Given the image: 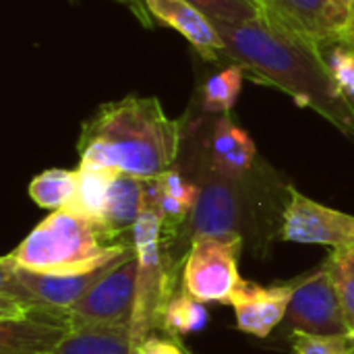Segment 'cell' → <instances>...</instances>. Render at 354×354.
Segmentation results:
<instances>
[{
  "mask_svg": "<svg viewBox=\"0 0 354 354\" xmlns=\"http://www.w3.org/2000/svg\"><path fill=\"white\" fill-rule=\"evenodd\" d=\"M214 23H247L263 17L259 0H185Z\"/></svg>",
  "mask_w": 354,
  "mask_h": 354,
  "instance_id": "obj_21",
  "label": "cell"
},
{
  "mask_svg": "<svg viewBox=\"0 0 354 354\" xmlns=\"http://www.w3.org/2000/svg\"><path fill=\"white\" fill-rule=\"evenodd\" d=\"M145 193L147 180L120 172L114 176L100 222L116 243L133 245V230L145 209Z\"/></svg>",
  "mask_w": 354,
  "mask_h": 354,
  "instance_id": "obj_14",
  "label": "cell"
},
{
  "mask_svg": "<svg viewBox=\"0 0 354 354\" xmlns=\"http://www.w3.org/2000/svg\"><path fill=\"white\" fill-rule=\"evenodd\" d=\"M77 180H79V170L50 168L31 178L27 193L35 205L50 212H58L71 203L77 191Z\"/></svg>",
  "mask_w": 354,
  "mask_h": 354,
  "instance_id": "obj_18",
  "label": "cell"
},
{
  "mask_svg": "<svg viewBox=\"0 0 354 354\" xmlns=\"http://www.w3.org/2000/svg\"><path fill=\"white\" fill-rule=\"evenodd\" d=\"M149 15L178 31L207 62L224 60V41L216 23L185 0H145Z\"/></svg>",
  "mask_w": 354,
  "mask_h": 354,
  "instance_id": "obj_13",
  "label": "cell"
},
{
  "mask_svg": "<svg viewBox=\"0 0 354 354\" xmlns=\"http://www.w3.org/2000/svg\"><path fill=\"white\" fill-rule=\"evenodd\" d=\"M118 2H122V4H127L133 12H135V17L141 21V10H139V6H137V2L135 0H118Z\"/></svg>",
  "mask_w": 354,
  "mask_h": 354,
  "instance_id": "obj_30",
  "label": "cell"
},
{
  "mask_svg": "<svg viewBox=\"0 0 354 354\" xmlns=\"http://www.w3.org/2000/svg\"><path fill=\"white\" fill-rule=\"evenodd\" d=\"M286 328L290 334L303 332L313 336H344L348 334L338 290L324 261L313 274L303 276L292 303L288 307Z\"/></svg>",
  "mask_w": 354,
  "mask_h": 354,
  "instance_id": "obj_9",
  "label": "cell"
},
{
  "mask_svg": "<svg viewBox=\"0 0 354 354\" xmlns=\"http://www.w3.org/2000/svg\"><path fill=\"white\" fill-rule=\"evenodd\" d=\"M137 257V297L131 317L133 348L151 334H162V317L168 301L176 295V263L170 255V241L164 234L156 207L147 201L133 230Z\"/></svg>",
  "mask_w": 354,
  "mask_h": 354,
  "instance_id": "obj_4",
  "label": "cell"
},
{
  "mask_svg": "<svg viewBox=\"0 0 354 354\" xmlns=\"http://www.w3.org/2000/svg\"><path fill=\"white\" fill-rule=\"evenodd\" d=\"M133 354H191L185 344L180 342V338L168 336V334H151L145 340H141L135 348Z\"/></svg>",
  "mask_w": 354,
  "mask_h": 354,
  "instance_id": "obj_26",
  "label": "cell"
},
{
  "mask_svg": "<svg viewBox=\"0 0 354 354\" xmlns=\"http://www.w3.org/2000/svg\"><path fill=\"white\" fill-rule=\"evenodd\" d=\"M77 170H79L77 191L64 209L75 216L100 222L110 185L118 172L108 168H77Z\"/></svg>",
  "mask_w": 354,
  "mask_h": 354,
  "instance_id": "obj_17",
  "label": "cell"
},
{
  "mask_svg": "<svg viewBox=\"0 0 354 354\" xmlns=\"http://www.w3.org/2000/svg\"><path fill=\"white\" fill-rule=\"evenodd\" d=\"M158 189L168 195V197H174L183 203H187L189 207H195L197 205V199H199V185H193L189 183L180 172H176L174 168L164 172L162 176L153 178Z\"/></svg>",
  "mask_w": 354,
  "mask_h": 354,
  "instance_id": "obj_24",
  "label": "cell"
},
{
  "mask_svg": "<svg viewBox=\"0 0 354 354\" xmlns=\"http://www.w3.org/2000/svg\"><path fill=\"white\" fill-rule=\"evenodd\" d=\"M205 166L228 180H245L257 166V149L245 129L230 114L216 118L203 153Z\"/></svg>",
  "mask_w": 354,
  "mask_h": 354,
  "instance_id": "obj_12",
  "label": "cell"
},
{
  "mask_svg": "<svg viewBox=\"0 0 354 354\" xmlns=\"http://www.w3.org/2000/svg\"><path fill=\"white\" fill-rule=\"evenodd\" d=\"M207 322H209V313L205 309V303H201L187 290H180L168 301L164 309L162 334H168L174 338L189 336V334L201 332L207 326Z\"/></svg>",
  "mask_w": 354,
  "mask_h": 354,
  "instance_id": "obj_19",
  "label": "cell"
},
{
  "mask_svg": "<svg viewBox=\"0 0 354 354\" xmlns=\"http://www.w3.org/2000/svg\"><path fill=\"white\" fill-rule=\"evenodd\" d=\"M137 297V257L135 253L108 270L89 292L68 311L71 330L100 326H131Z\"/></svg>",
  "mask_w": 354,
  "mask_h": 354,
  "instance_id": "obj_7",
  "label": "cell"
},
{
  "mask_svg": "<svg viewBox=\"0 0 354 354\" xmlns=\"http://www.w3.org/2000/svg\"><path fill=\"white\" fill-rule=\"evenodd\" d=\"M253 174V172H251ZM228 180L212 172L203 162L199 199L189 218L191 241L197 236H245L249 226V178Z\"/></svg>",
  "mask_w": 354,
  "mask_h": 354,
  "instance_id": "obj_6",
  "label": "cell"
},
{
  "mask_svg": "<svg viewBox=\"0 0 354 354\" xmlns=\"http://www.w3.org/2000/svg\"><path fill=\"white\" fill-rule=\"evenodd\" d=\"M73 330L39 317L0 319V354H50Z\"/></svg>",
  "mask_w": 354,
  "mask_h": 354,
  "instance_id": "obj_15",
  "label": "cell"
},
{
  "mask_svg": "<svg viewBox=\"0 0 354 354\" xmlns=\"http://www.w3.org/2000/svg\"><path fill=\"white\" fill-rule=\"evenodd\" d=\"M245 236H197L183 263V286L201 303L228 305L241 284L239 259Z\"/></svg>",
  "mask_w": 354,
  "mask_h": 354,
  "instance_id": "obj_5",
  "label": "cell"
},
{
  "mask_svg": "<svg viewBox=\"0 0 354 354\" xmlns=\"http://www.w3.org/2000/svg\"><path fill=\"white\" fill-rule=\"evenodd\" d=\"M245 71L236 64L214 73L201 87V108L207 114H230L243 87Z\"/></svg>",
  "mask_w": 354,
  "mask_h": 354,
  "instance_id": "obj_20",
  "label": "cell"
},
{
  "mask_svg": "<svg viewBox=\"0 0 354 354\" xmlns=\"http://www.w3.org/2000/svg\"><path fill=\"white\" fill-rule=\"evenodd\" d=\"M332 2H334L336 6H340V8H342V10L353 19V23H354V0H332Z\"/></svg>",
  "mask_w": 354,
  "mask_h": 354,
  "instance_id": "obj_29",
  "label": "cell"
},
{
  "mask_svg": "<svg viewBox=\"0 0 354 354\" xmlns=\"http://www.w3.org/2000/svg\"><path fill=\"white\" fill-rule=\"evenodd\" d=\"M135 2H137V6H139V10H141V23L147 25V27H151V25H153V17L149 15V10H147V6H145V0H135Z\"/></svg>",
  "mask_w": 354,
  "mask_h": 354,
  "instance_id": "obj_28",
  "label": "cell"
},
{
  "mask_svg": "<svg viewBox=\"0 0 354 354\" xmlns=\"http://www.w3.org/2000/svg\"><path fill=\"white\" fill-rule=\"evenodd\" d=\"M301 282L303 278L274 286H259L255 282L241 280L228 301L236 315V328L249 336L268 338L286 319L288 307Z\"/></svg>",
  "mask_w": 354,
  "mask_h": 354,
  "instance_id": "obj_11",
  "label": "cell"
},
{
  "mask_svg": "<svg viewBox=\"0 0 354 354\" xmlns=\"http://www.w3.org/2000/svg\"><path fill=\"white\" fill-rule=\"evenodd\" d=\"M185 135V120L170 118L158 97L127 95L102 104L81 124L79 168H108L141 180L172 170Z\"/></svg>",
  "mask_w": 354,
  "mask_h": 354,
  "instance_id": "obj_2",
  "label": "cell"
},
{
  "mask_svg": "<svg viewBox=\"0 0 354 354\" xmlns=\"http://www.w3.org/2000/svg\"><path fill=\"white\" fill-rule=\"evenodd\" d=\"M344 41H346V44H351V46L354 48V31H351V35H348V37H346Z\"/></svg>",
  "mask_w": 354,
  "mask_h": 354,
  "instance_id": "obj_31",
  "label": "cell"
},
{
  "mask_svg": "<svg viewBox=\"0 0 354 354\" xmlns=\"http://www.w3.org/2000/svg\"><path fill=\"white\" fill-rule=\"evenodd\" d=\"M259 4L266 19L319 48L344 41L354 29L353 19L332 0H259Z\"/></svg>",
  "mask_w": 354,
  "mask_h": 354,
  "instance_id": "obj_10",
  "label": "cell"
},
{
  "mask_svg": "<svg viewBox=\"0 0 354 354\" xmlns=\"http://www.w3.org/2000/svg\"><path fill=\"white\" fill-rule=\"evenodd\" d=\"M50 354H133L131 326H100L73 330Z\"/></svg>",
  "mask_w": 354,
  "mask_h": 354,
  "instance_id": "obj_16",
  "label": "cell"
},
{
  "mask_svg": "<svg viewBox=\"0 0 354 354\" xmlns=\"http://www.w3.org/2000/svg\"><path fill=\"white\" fill-rule=\"evenodd\" d=\"M278 236L284 243L324 245L342 251L354 245V216L332 209L288 187Z\"/></svg>",
  "mask_w": 354,
  "mask_h": 354,
  "instance_id": "obj_8",
  "label": "cell"
},
{
  "mask_svg": "<svg viewBox=\"0 0 354 354\" xmlns=\"http://www.w3.org/2000/svg\"><path fill=\"white\" fill-rule=\"evenodd\" d=\"M322 52L338 87L342 89V93L346 95V100L354 108V48L346 41H340V44L322 48Z\"/></svg>",
  "mask_w": 354,
  "mask_h": 354,
  "instance_id": "obj_22",
  "label": "cell"
},
{
  "mask_svg": "<svg viewBox=\"0 0 354 354\" xmlns=\"http://www.w3.org/2000/svg\"><path fill=\"white\" fill-rule=\"evenodd\" d=\"M133 253L135 247L116 243L102 222L58 209L50 212L8 255L39 274H89L108 270Z\"/></svg>",
  "mask_w": 354,
  "mask_h": 354,
  "instance_id": "obj_3",
  "label": "cell"
},
{
  "mask_svg": "<svg viewBox=\"0 0 354 354\" xmlns=\"http://www.w3.org/2000/svg\"><path fill=\"white\" fill-rule=\"evenodd\" d=\"M326 263L330 268V276H332L334 286L338 290V299H340V305H342L348 336L354 340V276H351L348 272H344L340 268H336L330 259H326Z\"/></svg>",
  "mask_w": 354,
  "mask_h": 354,
  "instance_id": "obj_25",
  "label": "cell"
},
{
  "mask_svg": "<svg viewBox=\"0 0 354 354\" xmlns=\"http://www.w3.org/2000/svg\"><path fill=\"white\" fill-rule=\"evenodd\" d=\"M224 60L255 81L288 93L354 141V108L338 87L319 46L261 17L247 23H216Z\"/></svg>",
  "mask_w": 354,
  "mask_h": 354,
  "instance_id": "obj_1",
  "label": "cell"
},
{
  "mask_svg": "<svg viewBox=\"0 0 354 354\" xmlns=\"http://www.w3.org/2000/svg\"><path fill=\"white\" fill-rule=\"evenodd\" d=\"M336 268L348 272L351 276H354V245L348 249H342V251H332V255L328 257Z\"/></svg>",
  "mask_w": 354,
  "mask_h": 354,
  "instance_id": "obj_27",
  "label": "cell"
},
{
  "mask_svg": "<svg viewBox=\"0 0 354 354\" xmlns=\"http://www.w3.org/2000/svg\"><path fill=\"white\" fill-rule=\"evenodd\" d=\"M288 342L295 354H354V340L344 336H313L295 332L288 334Z\"/></svg>",
  "mask_w": 354,
  "mask_h": 354,
  "instance_id": "obj_23",
  "label": "cell"
}]
</instances>
